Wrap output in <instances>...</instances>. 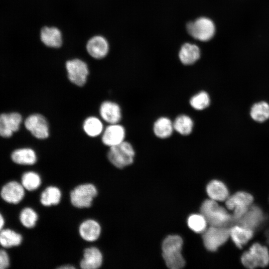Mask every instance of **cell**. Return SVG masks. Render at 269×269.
Here are the masks:
<instances>
[{"instance_id":"6da1fadb","label":"cell","mask_w":269,"mask_h":269,"mask_svg":"<svg viewBox=\"0 0 269 269\" xmlns=\"http://www.w3.org/2000/svg\"><path fill=\"white\" fill-rule=\"evenodd\" d=\"M240 261L246 269L266 268L269 266V248L265 244L255 241L248 249L243 250Z\"/></svg>"},{"instance_id":"7a4b0ae2","label":"cell","mask_w":269,"mask_h":269,"mask_svg":"<svg viewBox=\"0 0 269 269\" xmlns=\"http://www.w3.org/2000/svg\"><path fill=\"white\" fill-rule=\"evenodd\" d=\"M200 212L210 226L230 227L235 224L232 214L226 208L211 199L203 202Z\"/></svg>"},{"instance_id":"3957f363","label":"cell","mask_w":269,"mask_h":269,"mask_svg":"<svg viewBox=\"0 0 269 269\" xmlns=\"http://www.w3.org/2000/svg\"><path fill=\"white\" fill-rule=\"evenodd\" d=\"M183 245L182 238L178 235H169L163 241L162 256L166 266L171 269H179L185 265L181 251Z\"/></svg>"},{"instance_id":"277c9868","label":"cell","mask_w":269,"mask_h":269,"mask_svg":"<svg viewBox=\"0 0 269 269\" xmlns=\"http://www.w3.org/2000/svg\"><path fill=\"white\" fill-rule=\"evenodd\" d=\"M254 202V197L250 192L238 190L229 195L225 201V204L226 209L232 212L234 223L236 224L246 214Z\"/></svg>"},{"instance_id":"5b68a950","label":"cell","mask_w":269,"mask_h":269,"mask_svg":"<svg viewBox=\"0 0 269 269\" xmlns=\"http://www.w3.org/2000/svg\"><path fill=\"white\" fill-rule=\"evenodd\" d=\"M134 151L132 145L128 141L110 147L107 153L109 161L115 167L123 168L134 161Z\"/></svg>"},{"instance_id":"8992f818","label":"cell","mask_w":269,"mask_h":269,"mask_svg":"<svg viewBox=\"0 0 269 269\" xmlns=\"http://www.w3.org/2000/svg\"><path fill=\"white\" fill-rule=\"evenodd\" d=\"M97 194V189L94 184L89 183L82 184L71 191L70 201L72 205L76 208H89Z\"/></svg>"},{"instance_id":"52a82bcc","label":"cell","mask_w":269,"mask_h":269,"mask_svg":"<svg viewBox=\"0 0 269 269\" xmlns=\"http://www.w3.org/2000/svg\"><path fill=\"white\" fill-rule=\"evenodd\" d=\"M204 246L210 252H215L230 238L229 227L210 226L202 233Z\"/></svg>"},{"instance_id":"ba28073f","label":"cell","mask_w":269,"mask_h":269,"mask_svg":"<svg viewBox=\"0 0 269 269\" xmlns=\"http://www.w3.org/2000/svg\"><path fill=\"white\" fill-rule=\"evenodd\" d=\"M269 219L263 209L254 203L236 224L252 229L256 233L266 225Z\"/></svg>"},{"instance_id":"9c48e42d","label":"cell","mask_w":269,"mask_h":269,"mask_svg":"<svg viewBox=\"0 0 269 269\" xmlns=\"http://www.w3.org/2000/svg\"><path fill=\"white\" fill-rule=\"evenodd\" d=\"M186 28L190 35L202 41L210 40L213 36L215 30L213 21L206 17H200L189 22Z\"/></svg>"},{"instance_id":"30bf717a","label":"cell","mask_w":269,"mask_h":269,"mask_svg":"<svg viewBox=\"0 0 269 269\" xmlns=\"http://www.w3.org/2000/svg\"><path fill=\"white\" fill-rule=\"evenodd\" d=\"M66 68L69 80L78 86H83L87 81L89 69L87 64L79 59L67 61Z\"/></svg>"},{"instance_id":"8fae6325","label":"cell","mask_w":269,"mask_h":269,"mask_svg":"<svg viewBox=\"0 0 269 269\" xmlns=\"http://www.w3.org/2000/svg\"><path fill=\"white\" fill-rule=\"evenodd\" d=\"M24 126L26 129L38 139H45L49 136L47 121L45 117L40 114H35L28 116L24 122Z\"/></svg>"},{"instance_id":"7c38bea8","label":"cell","mask_w":269,"mask_h":269,"mask_svg":"<svg viewBox=\"0 0 269 269\" xmlns=\"http://www.w3.org/2000/svg\"><path fill=\"white\" fill-rule=\"evenodd\" d=\"M230 238L235 247L241 250L245 249L255 236V231L238 224L229 227Z\"/></svg>"},{"instance_id":"4fadbf2b","label":"cell","mask_w":269,"mask_h":269,"mask_svg":"<svg viewBox=\"0 0 269 269\" xmlns=\"http://www.w3.org/2000/svg\"><path fill=\"white\" fill-rule=\"evenodd\" d=\"M21 122V116L18 113L0 114V135L3 137H10L19 130Z\"/></svg>"},{"instance_id":"5bb4252c","label":"cell","mask_w":269,"mask_h":269,"mask_svg":"<svg viewBox=\"0 0 269 269\" xmlns=\"http://www.w3.org/2000/svg\"><path fill=\"white\" fill-rule=\"evenodd\" d=\"M125 129L122 125L118 123L110 124L103 132L102 141L110 147L125 141Z\"/></svg>"},{"instance_id":"9a60e30c","label":"cell","mask_w":269,"mask_h":269,"mask_svg":"<svg viewBox=\"0 0 269 269\" xmlns=\"http://www.w3.org/2000/svg\"><path fill=\"white\" fill-rule=\"evenodd\" d=\"M24 189L21 184L16 181H11L3 186L0 195L6 202L17 204L23 199L24 196Z\"/></svg>"},{"instance_id":"2e32d148","label":"cell","mask_w":269,"mask_h":269,"mask_svg":"<svg viewBox=\"0 0 269 269\" xmlns=\"http://www.w3.org/2000/svg\"><path fill=\"white\" fill-rule=\"evenodd\" d=\"M102 263L103 255L100 250L91 247L84 250L80 267L82 269H97L101 267Z\"/></svg>"},{"instance_id":"e0dca14e","label":"cell","mask_w":269,"mask_h":269,"mask_svg":"<svg viewBox=\"0 0 269 269\" xmlns=\"http://www.w3.org/2000/svg\"><path fill=\"white\" fill-rule=\"evenodd\" d=\"M99 112L103 120L110 124H118L122 118L121 108L114 102L106 101L103 102Z\"/></svg>"},{"instance_id":"ac0fdd59","label":"cell","mask_w":269,"mask_h":269,"mask_svg":"<svg viewBox=\"0 0 269 269\" xmlns=\"http://www.w3.org/2000/svg\"><path fill=\"white\" fill-rule=\"evenodd\" d=\"M80 237L87 242H94L98 239L101 233L100 224L94 219H87L82 222L79 227Z\"/></svg>"},{"instance_id":"d6986e66","label":"cell","mask_w":269,"mask_h":269,"mask_svg":"<svg viewBox=\"0 0 269 269\" xmlns=\"http://www.w3.org/2000/svg\"><path fill=\"white\" fill-rule=\"evenodd\" d=\"M88 53L95 59H102L108 54L109 46L107 40L101 36L92 37L87 43Z\"/></svg>"},{"instance_id":"ffe728a7","label":"cell","mask_w":269,"mask_h":269,"mask_svg":"<svg viewBox=\"0 0 269 269\" xmlns=\"http://www.w3.org/2000/svg\"><path fill=\"white\" fill-rule=\"evenodd\" d=\"M206 192L210 199L217 202L225 201L230 195L226 184L217 179L211 181L207 184Z\"/></svg>"},{"instance_id":"44dd1931","label":"cell","mask_w":269,"mask_h":269,"mask_svg":"<svg viewBox=\"0 0 269 269\" xmlns=\"http://www.w3.org/2000/svg\"><path fill=\"white\" fill-rule=\"evenodd\" d=\"M42 42L50 47L58 48L62 44V35L60 31L54 27H44L41 30Z\"/></svg>"},{"instance_id":"7402d4cb","label":"cell","mask_w":269,"mask_h":269,"mask_svg":"<svg viewBox=\"0 0 269 269\" xmlns=\"http://www.w3.org/2000/svg\"><path fill=\"white\" fill-rule=\"evenodd\" d=\"M200 51L195 44L185 43L181 47L179 52L180 61L184 65H191L199 58Z\"/></svg>"},{"instance_id":"603a6c76","label":"cell","mask_w":269,"mask_h":269,"mask_svg":"<svg viewBox=\"0 0 269 269\" xmlns=\"http://www.w3.org/2000/svg\"><path fill=\"white\" fill-rule=\"evenodd\" d=\"M12 161L18 164L33 165L37 161L35 151L30 148H23L14 150L11 155Z\"/></svg>"},{"instance_id":"cb8c5ba5","label":"cell","mask_w":269,"mask_h":269,"mask_svg":"<svg viewBox=\"0 0 269 269\" xmlns=\"http://www.w3.org/2000/svg\"><path fill=\"white\" fill-rule=\"evenodd\" d=\"M62 197L60 189L55 186L47 187L41 193L40 203L44 206L49 207L58 204Z\"/></svg>"},{"instance_id":"d4e9b609","label":"cell","mask_w":269,"mask_h":269,"mask_svg":"<svg viewBox=\"0 0 269 269\" xmlns=\"http://www.w3.org/2000/svg\"><path fill=\"white\" fill-rule=\"evenodd\" d=\"M174 130L173 122L167 117H160L154 123L153 132L160 138L169 137Z\"/></svg>"},{"instance_id":"484cf974","label":"cell","mask_w":269,"mask_h":269,"mask_svg":"<svg viewBox=\"0 0 269 269\" xmlns=\"http://www.w3.org/2000/svg\"><path fill=\"white\" fill-rule=\"evenodd\" d=\"M83 130L89 136L96 137L103 132V125L101 121L94 116L88 117L83 125Z\"/></svg>"},{"instance_id":"4316f807","label":"cell","mask_w":269,"mask_h":269,"mask_svg":"<svg viewBox=\"0 0 269 269\" xmlns=\"http://www.w3.org/2000/svg\"><path fill=\"white\" fill-rule=\"evenodd\" d=\"M22 240L21 235L10 229L1 230L0 232V244L4 248L18 246Z\"/></svg>"},{"instance_id":"83f0119b","label":"cell","mask_w":269,"mask_h":269,"mask_svg":"<svg viewBox=\"0 0 269 269\" xmlns=\"http://www.w3.org/2000/svg\"><path fill=\"white\" fill-rule=\"evenodd\" d=\"M252 119L258 122H264L269 119V104L265 101L254 104L250 111Z\"/></svg>"},{"instance_id":"f1b7e54d","label":"cell","mask_w":269,"mask_h":269,"mask_svg":"<svg viewBox=\"0 0 269 269\" xmlns=\"http://www.w3.org/2000/svg\"><path fill=\"white\" fill-rule=\"evenodd\" d=\"M174 130L181 135H187L192 131L193 122L191 118L185 115L178 116L173 122Z\"/></svg>"},{"instance_id":"f546056e","label":"cell","mask_w":269,"mask_h":269,"mask_svg":"<svg viewBox=\"0 0 269 269\" xmlns=\"http://www.w3.org/2000/svg\"><path fill=\"white\" fill-rule=\"evenodd\" d=\"M41 184V179L39 175L34 171L24 173L21 178V184L24 189L28 191L37 189Z\"/></svg>"},{"instance_id":"4dcf8cb0","label":"cell","mask_w":269,"mask_h":269,"mask_svg":"<svg viewBox=\"0 0 269 269\" xmlns=\"http://www.w3.org/2000/svg\"><path fill=\"white\" fill-rule=\"evenodd\" d=\"M187 224L189 228L195 233H203L207 229L208 222L202 214H194L189 216Z\"/></svg>"},{"instance_id":"1f68e13d","label":"cell","mask_w":269,"mask_h":269,"mask_svg":"<svg viewBox=\"0 0 269 269\" xmlns=\"http://www.w3.org/2000/svg\"><path fill=\"white\" fill-rule=\"evenodd\" d=\"M210 103L208 94L205 91H201L194 95L190 100L191 106L196 110H203L207 108Z\"/></svg>"},{"instance_id":"d6a6232c","label":"cell","mask_w":269,"mask_h":269,"mask_svg":"<svg viewBox=\"0 0 269 269\" xmlns=\"http://www.w3.org/2000/svg\"><path fill=\"white\" fill-rule=\"evenodd\" d=\"M19 219L25 227L32 228L36 223L38 215L33 209L29 207L25 208L20 214Z\"/></svg>"},{"instance_id":"836d02e7","label":"cell","mask_w":269,"mask_h":269,"mask_svg":"<svg viewBox=\"0 0 269 269\" xmlns=\"http://www.w3.org/2000/svg\"><path fill=\"white\" fill-rule=\"evenodd\" d=\"M9 265V257L6 252L0 250V269H4Z\"/></svg>"},{"instance_id":"e575fe53","label":"cell","mask_w":269,"mask_h":269,"mask_svg":"<svg viewBox=\"0 0 269 269\" xmlns=\"http://www.w3.org/2000/svg\"><path fill=\"white\" fill-rule=\"evenodd\" d=\"M59 269H73L75 268L72 265H66L58 268Z\"/></svg>"},{"instance_id":"d590c367","label":"cell","mask_w":269,"mask_h":269,"mask_svg":"<svg viewBox=\"0 0 269 269\" xmlns=\"http://www.w3.org/2000/svg\"><path fill=\"white\" fill-rule=\"evenodd\" d=\"M3 225H4V220L2 216L0 214V231L2 230Z\"/></svg>"}]
</instances>
